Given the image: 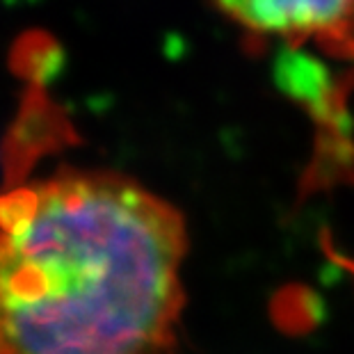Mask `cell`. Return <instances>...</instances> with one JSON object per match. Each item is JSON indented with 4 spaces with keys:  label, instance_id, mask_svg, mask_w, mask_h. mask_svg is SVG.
<instances>
[{
    "label": "cell",
    "instance_id": "obj_1",
    "mask_svg": "<svg viewBox=\"0 0 354 354\" xmlns=\"http://www.w3.org/2000/svg\"><path fill=\"white\" fill-rule=\"evenodd\" d=\"M185 254L178 208L119 174L0 194V354H165Z\"/></svg>",
    "mask_w": 354,
    "mask_h": 354
},
{
    "label": "cell",
    "instance_id": "obj_2",
    "mask_svg": "<svg viewBox=\"0 0 354 354\" xmlns=\"http://www.w3.org/2000/svg\"><path fill=\"white\" fill-rule=\"evenodd\" d=\"M215 5L240 28L283 39L341 35L354 19V0H215Z\"/></svg>",
    "mask_w": 354,
    "mask_h": 354
}]
</instances>
